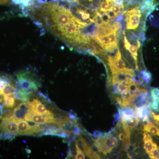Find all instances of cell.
I'll use <instances>...</instances> for the list:
<instances>
[{
	"instance_id": "17",
	"label": "cell",
	"mask_w": 159,
	"mask_h": 159,
	"mask_svg": "<svg viewBox=\"0 0 159 159\" xmlns=\"http://www.w3.org/2000/svg\"><path fill=\"white\" fill-rule=\"evenodd\" d=\"M143 130L145 132L149 133L153 136H158L159 137V127H157L152 122H147L144 125Z\"/></svg>"
},
{
	"instance_id": "30",
	"label": "cell",
	"mask_w": 159,
	"mask_h": 159,
	"mask_svg": "<svg viewBox=\"0 0 159 159\" xmlns=\"http://www.w3.org/2000/svg\"><path fill=\"white\" fill-rule=\"evenodd\" d=\"M151 113L152 116L156 124H157V125H159V115H156L152 111Z\"/></svg>"
},
{
	"instance_id": "24",
	"label": "cell",
	"mask_w": 159,
	"mask_h": 159,
	"mask_svg": "<svg viewBox=\"0 0 159 159\" xmlns=\"http://www.w3.org/2000/svg\"><path fill=\"white\" fill-rule=\"evenodd\" d=\"M152 100L159 103V89L158 88H152L150 90Z\"/></svg>"
},
{
	"instance_id": "32",
	"label": "cell",
	"mask_w": 159,
	"mask_h": 159,
	"mask_svg": "<svg viewBox=\"0 0 159 159\" xmlns=\"http://www.w3.org/2000/svg\"><path fill=\"white\" fill-rule=\"evenodd\" d=\"M77 1H79V0H77ZM82 1H85V0H82Z\"/></svg>"
},
{
	"instance_id": "21",
	"label": "cell",
	"mask_w": 159,
	"mask_h": 159,
	"mask_svg": "<svg viewBox=\"0 0 159 159\" xmlns=\"http://www.w3.org/2000/svg\"><path fill=\"white\" fill-rule=\"evenodd\" d=\"M76 12L78 15L80 16V17L81 18L80 20H82L85 21L90 18L91 15L87 10L77 9L76 10Z\"/></svg>"
},
{
	"instance_id": "18",
	"label": "cell",
	"mask_w": 159,
	"mask_h": 159,
	"mask_svg": "<svg viewBox=\"0 0 159 159\" xmlns=\"http://www.w3.org/2000/svg\"><path fill=\"white\" fill-rule=\"evenodd\" d=\"M107 36L112 48L115 50H117V49L119 48L117 32L111 31L107 34Z\"/></svg>"
},
{
	"instance_id": "29",
	"label": "cell",
	"mask_w": 159,
	"mask_h": 159,
	"mask_svg": "<svg viewBox=\"0 0 159 159\" xmlns=\"http://www.w3.org/2000/svg\"><path fill=\"white\" fill-rule=\"evenodd\" d=\"M102 16V21L104 25H107L111 22L110 17L107 11L106 12H100Z\"/></svg>"
},
{
	"instance_id": "13",
	"label": "cell",
	"mask_w": 159,
	"mask_h": 159,
	"mask_svg": "<svg viewBox=\"0 0 159 159\" xmlns=\"http://www.w3.org/2000/svg\"><path fill=\"white\" fill-rule=\"evenodd\" d=\"M18 136L32 135L31 125L24 119H17Z\"/></svg>"
},
{
	"instance_id": "9",
	"label": "cell",
	"mask_w": 159,
	"mask_h": 159,
	"mask_svg": "<svg viewBox=\"0 0 159 159\" xmlns=\"http://www.w3.org/2000/svg\"><path fill=\"white\" fill-rule=\"evenodd\" d=\"M125 30L123 31V34L124 35V47L126 50H128L131 54L132 57L134 58L136 62L138 63V49L140 48L142 46L141 43L139 40H137V43L136 45L131 44L129 42L126 35H125Z\"/></svg>"
},
{
	"instance_id": "3",
	"label": "cell",
	"mask_w": 159,
	"mask_h": 159,
	"mask_svg": "<svg viewBox=\"0 0 159 159\" xmlns=\"http://www.w3.org/2000/svg\"><path fill=\"white\" fill-rule=\"evenodd\" d=\"M107 61L112 74H120L133 77H135L134 70L133 69L126 67V64L122 57L119 48L114 56H108Z\"/></svg>"
},
{
	"instance_id": "2",
	"label": "cell",
	"mask_w": 159,
	"mask_h": 159,
	"mask_svg": "<svg viewBox=\"0 0 159 159\" xmlns=\"http://www.w3.org/2000/svg\"><path fill=\"white\" fill-rule=\"evenodd\" d=\"M16 90L32 96L39 89V84L29 71H21L16 75Z\"/></svg>"
},
{
	"instance_id": "4",
	"label": "cell",
	"mask_w": 159,
	"mask_h": 159,
	"mask_svg": "<svg viewBox=\"0 0 159 159\" xmlns=\"http://www.w3.org/2000/svg\"><path fill=\"white\" fill-rule=\"evenodd\" d=\"M119 141L116 137L111 134H105L99 135L94 140L95 147L99 152L104 155L110 153L118 145Z\"/></svg>"
},
{
	"instance_id": "6",
	"label": "cell",
	"mask_w": 159,
	"mask_h": 159,
	"mask_svg": "<svg viewBox=\"0 0 159 159\" xmlns=\"http://www.w3.org/2000/svg\"><path fill=\"white\" fill-rule=\"evenodd\" d=\"M16 81V80L11 75L6 73H0V111L4 108V90L8 84Z\"/></svg>"
},
{
	"instance_id": "31",
	"label": "cell",
	"mask_w": 159,
	"mask_h": 159,
	"mask_svg": "<svg viewBox=\"0 0 159 159\" xmlns=\"http://www.w3.org/2000/svg\"><path fill=\"white\" fill-rule=\"evenodd\" d=\"M89 2H93V0H89Z\"/></svg>"
},
{
	"instance_id": "27",
	"label": "cell",
	"mask_w": 159,
	"mask_h": 159,
	"mask_svg": "<svg viewBox=\"0 0 159 159\" xmlns=\"http://www.w3.org/2000/svg\"><path fill=\"white\" fill-rule=\"evenodd\" d=\"M149 157L152 159H159V147L157 145L152 151L149 154H148Z\"/></svg>"
},
{
	"instance_id": "25",
	"label": "cell",
	"mask_w": 159,
	"mask_h": 159,
	"mask_svg": "<svg viewBox=\"0 0 159 159\" xmlns=\"http://www.w3.org/2000/svg\"><path fill=\"white\" fill-rule=\"evenodd\" d=\"M110 8L106 0H100L99 6V11L100 12H106Z\"/></svg>"
},
{
	"instance_id": "28",
	"label": "cell",
	"mask_w": 159,
	"mask_h": 159,
	"mask_svg": "<svg viewBox=\"0 0 159 159\" xmlns=\"http://www.w3.org/2000/svg\"><path fill=\"white\" fill-rule=\"evenodd\" d=\"M109 9L114 12L117 16L124 10L122 7L116 5H114L113 6H111Z\"/></svg>"
},
{
	"instance_id": "8",
	"label": "cell",
	"mask_w": 159,
	"mask_h": 159,
	"mask_svg": "<svg viewBox=\"0 0 159 159\" xmlns=\"http://www.w3.org/2000/svg\"><path fill=\"white\" fill-rule=\"evenodd\" d=\"M30 102L27 101L20 103L13 109V116L17 119H24L25 116L30 109Z\"/></svg>"
},
{
	"instance_id": "1",
	"label": "cell",
	"mask_w": 159,
	"mask_h": 159,
	"mask_svg": "<svg viewBox=\"0 0 159 159\" xmlns=\"http://www.w3.org/2000/svg\"><path fill=\"white\" fill-rule=\"evenodd\" d=\"M122 13L125 16L126 29L139 31L140 38L144 40L145 21L148 16L142 13L139 6L129 10H123Z\"/></svg>"
},
{
	"instance_id": "11",
	"label": "cell",
	"mask_w": 159,
	"mask_h": 159,
	"mask_svg": "<svg viewBox=\"0 0 159 159\" xmlns=\"http://www.w3.org/2000/svg\"><path fill=\"white\" fill-rule=\"evenodd\" d=\"M140 119L134 115L133 116L127 119H121V123L123 127L124 132L126 133H130L132 130H133L138 125Z\"/></svg>"
},
{
	"instance_id": "20",
	"label": "cell",
	"mask_w": 159,
	"mask_h": 159,
	"mask_svg": "<svg viewBox=\"0 0 159 159\" xmlns=\"http://www.w3.org/2000/svg\"><path fill=\"white\" fill-rule=\"evenodd\" d=\"M130 134L129 133L124 132V136L122 140V149L126 151L130 146Z\"/></svg>"
},
{
	"instance_id": "22",
	"label": "cell",
	"mask_w": 159,
	"mask_h": 159,
	"mask_svg": "<svg viewBox=\"0 0 159 159\" xmlns=\"http://www.w3.org/2000/svg\"><path fill=\"white\" fill-rule=\"evenodd\" d=\"M140 74L142 75L143 81H144L145 83L147 84L150 83L152 79V74L149 71H147L146 70H142L141 71Z\"/></svg>"
},
{
	"instance_id": "10",
	"label": "cell",
	"mask_w": 159,
	"mask_h": 159,
	"mask_svg": "<svg viewBox=\"0 0 159 159\" xmlns=\"http://www.w3.org/2000/svg\"><path fill=\"white\" fill-rule=\"evenodd\" d=\"M134 110L136 115L139 119L146 123L151 122L150 118L152 116L150 110V106L135 108Z\"/></svg>"
},
{
	"instance_id": "7",
	"label": "cell",
	"mask_w": 159,
	"mask_h": 159,
	"mask_svg": "<svg viewBox=\"0 0 159 159\" xmlns=\"http://www.w3.org/2000/svg\"><path fill=\"white\" fill-rule=\"evenodd\" d=\"M150 106L149 95L148 91L142 89L135 97L133 104V107L138 108L142 107Z\"/></svg>"
},
{
	"instance_id": "26",
	"label": "cell",
	"mask_w": 159,
	"mask_h": 159,
	"mask_svg": "<svg viewBox=\"0 0 159 159\" xmlns=\"http://www.w3.org/2000/svg\"><path fill=\"white\" fill-rule=\"evenodd\" d=\"M75 146H76V154L75 156V159H85V156L84 152L81 150L77 145H75Z\"/></svg>"
},
{
	"instance_id": "16",
	"label": "cell",
	"mask_w": 159,
	"mask_h": 159,
	"mask_svg": "<svg viewBox=\"0 0 159 159\" xmlns=\"http://www.w3.org/2000/svg\"><path fill=\"white\" fill-rule=\"evenodd\" d=\"M119 111L121 119L125 120L136 115L134 109L131 107H122L119 109Z\"/></svg>"
},
{
	"instance_id": "15",
	"label": "cell",
	"mask_w": 159,
	"mask_h": 159,
	"mask_svg": "<svg viewBox=\"0 0 159 159\" xmlns=\"http://www.w3.org/2000/svg\"><path fill=\"white\" fill-rule=\"evenodd\" d=\"M94 38L96 39L106 52L113 53L115 51V49L113 48L111 45L107 35L96 36Z\"/></svg>"
},
{
	"instance_id": "19",
	"label": "cell",
	"mask_w": 159,
	"mask_h": 159,
	"mask_svg": "<svg viewBox=\"0 0 159 159\" xmlns=\"http://www.w3.org/2000/svg\"><path fill=\"white\" fill-rule=\"evenodd\" d=\"M15 4L20 5L23 9L25 8H31L34 3V0H12Z\"/></svg>"
},
{
	"instance_id": "14",
	"label": "cell",
	"mask_w": 159,
	"mask_h": 159,
	"mask_svg": "<svg viewBox=\"0 0 159 159\" xmlns=\"http://www.w3.org/2000/svg\"><path fill=\"white\" fill-rule=\"evenodd\" d=\"M143 140L144 149L146 153L149 154L157 145L153 142L151 136L147 132H145L143 134Z\"/></svg>"
},
{
	"instance_id": "23",
	"label": "cell",
	"mask_w": 159,
	"mask_h": 159,
	"mask_svg": "<svg viewBox=\"0 0 159 159\" xmlns=\"http://www.w3.org/2000/svg\"><path fill=\"white\" fill-rule=\"evenodd\" d=\"M111 24L110 32H117V31H120L122 29V25L121 22L118 21H114L113 23L110 22Z\"/></svg>"
},
{
	"instance_id": "12",
	"label": "cell",
	"mask_w": 159,
	"mask_h": 159,
	"mask_svg": "<svg viewBox=\"0 0 159 159\" xmlns=\"http://www.w3.org/2000/svg\"><path fill=\"white\" fill-rule=\"evenodd\" d=\"M30 110L40 115H45L49 111L38 99H34L30 102Z\"/></svg>"
},
{
	"instance_id": "5",
	"label": "cell",
	"mask_w": 159,
	"mask_h": 159,
	"mask_svg": "<svg viewBox=\"0 0 159 159\" xmlns=\"http://www.w3.org/2000/svg\"><path fill=\"white\" fill-rule=\"evenodd\" d=\"M24 119L28 122L39 124H49V123H55L57 124V119L52 120L47 118L45 115H40L35 113L29 110L26 113Z\"/></svg>"
}]
</instances>
